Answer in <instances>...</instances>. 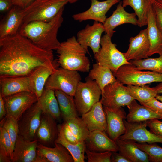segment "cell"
Returning a JSON list of instances; mask_svg holds the SVG:
<instances>
[{
    "mask_svg": "<svg viewBox=\"0 0 162 162\" xmlns=\"http://www.w3.org/2000/svg\"><path fill=\"white\" fill-rule=\"evenodd\" d=\"M36 0H12L13 5L19 7L23 10Z\"/></svg>",
    "mask_w": 162,
    "mask_h": 162,
    "instance_id": "obj_46",
    "label": "cell"
},
{
    "mask_svg": "<svg viewBox=\"0 0 162 162\" xmlns=\"http://www.w3.org/2000/svg\"><path fill=\"white\" fill-rule=\"evenodd\" d=\"M42 114L36 102L23 114L18 121L19 134L28 141L35 140Z\"/></svg>",
    "mask_w": 162,
    "mask_h": 162,
    "instance_id": "obj_11",
    "label": "cell"
},
{
    "mask_svg": "<svg viewBox=\"0 0 162 162\" xmlns=\"http://www.w3.org/2000/svg\"><path fill=\"white\" fill-rule=\"evenodd\" d=\"M147 126L150 131L155 135L162 137V121L158 119H153L147 121Z\"/></svg>",
    "mask_w": 162,
    "mask_h": 162,
    "instance_id": "obj_42",
    "label": "cell"
},
{
    "mask_svg": "<svg viewBox=\"0 0 162 162\" xmlns=\"http://www.w3.org/2000/svg\"><path fill=\"white\" fill-rule=\"evenodd\" d=\"M127 89L130 95L141 104L153 98H155L157 92L153 87L142 86L128 85Z\"/></svg>",
    "mask_w": 162,
    "mask_h": 162,
    "instance_id": "obj_35",
    "label": "cell"
},
{
    "mask_svg": "<svg viewBox=\"0 0 162 162\" xmlns=\"http://www.w3.org/2000/svg\"><path fill=\"white\" fill-rule=\"evenodd\" d=\"M147 121L130 122L124 119L126 131L118 139L121 140H131L140 143H162V137L147 129Z\"/></svg>",
    "mask_w": 162,
    "mask_h": 162,
    "instance_id": "obj_12",
    "label": "cell"
},
{
    "mask_svg": "<svg viewBox=\"0 0 162 162\" xmlns=\"http://www.w3.org/2000/svg\"><path fill=\"white\" fill-rule=\"evenodd\" d=\"M6 115L4 102L3 97L0 94V120L2 119Z\"/></svg>",
    "mask_w": 162,
    "mask_h": 162,
    "instance_id": "obj_47",
    "label": "cell"
},
{
    "mask_svg": "<svg viewBox=\"0 0 162 162\" xmlns=\"http://www.w3.org/2000/svg\"><path fill=\"white\" fill-rule=\"evenodd\" d=\"M155 98L158 100L162 102V96L157 94Z\"/></svg>",
    "mask_w": 162,
    "mask_h": 162,
    "instance_id": "obj_49",
    "label": "cell"
},
{
    "mask_svg": "<svg viewBox=\"0 0 162 162\" xmlns=\"http://www.w3.org/2000/svg\"><path fill=\"white\" fill-rule=\"evenodd\" d=\"M59 133L56 142L63 146L72 156L74 162H84V153L86 148L85 142L76 144H73L65 138L62 132L59 130Z\"/></svg>",
    "mask_w": 162,
    "mask_h": 162,
    "instance_id": "obj_34",
    "label": "cell"
},
{
    "mask_svg": "<svg viewBox=\"0 0 162 162\" xmlns=\"http://www.w3.org/2000/svg\"><path fill=\"white\" fill-rule=\"evenodd\" d=\"M100 100L94 104L81 118L90 131L101 130L106 132V115Z\"/></svg>",
    "mask_w": 162,
    "mask_h": 162,
    "instance_id": "obj_25",
    "label": "cell"
},
{
    "mask_svg": "<svg viewBox=\"0 0 162 162\" xmlns=\"http://www.w3.org/2000/svg\"><path fill=\"white\" fill-rule=\"evenodd\" d=\"M68 2V0H36L23 10L22 25L34 21L49 22Z\"/></svg>",
    "mask_w": 162,
    "mask_h": 162,
    "instance_id": "obj_4",
    "label": "cell"
},
{
    "mask_svg": "<svg viewBox=\"0 0 162 162\" xmlns=\"http://www.w3.org/2000/svg\"><path fill=\"white\" fill-rule=\"evenodd\" d=\"M88 76L90 79L96 82L102 92L106 86L117 80L113 72L110 69L97 62L93 64Z\"/></svg>",
    "mask_w": 162,
    "mask_h": 162,
    "instance_id": "obj_32",
    "label": "cell"
},
{
    "mask_svg": "<svg viewBox=\"0 0 162 162\" xmlns=\"http://www.w3.org/2000/svg\"><path fill=\"white\" fill-rule=\"evenodd\" d=\"M149 49L147 28L141 30L135 36L130 38L128 50L124 54L128 61L141 59L148 57Z\"/></svg>",
    "mask_w": 162,
    "mask_h": 162,
    "instance_id": "obj_20",
    "label": "cell"
},
{
    "mask_svg": "<svg viewBox=\"0 0 162 162\" xmlns=\"http://www.w3.org/2000/svg\"><path fill=\"white\" fill-rule=\"evenodd\" d=\"M153 88L157 92L158 94H162V82H161L155 87Z\"/></svg>",
    "mask_w": 162,
    "mask_h": 162,
    "instance_id": "obj_48",
    "label": "cell"
},
{
    "mask_svg": "<svg viewBox=\"0 0 162 162\" xmlns=\"http://www.w3.org/2000/svg\"><path fill=\"white\" fill-rule=\"evenodd\" d=\"M136 144L147 154L149 162H162V147L156 143L136 142Z\"/></svg>",
    "mask_w": 162,
    "mask_h": 162,
    "instance_id": "obj_38",
    "label": "cell"
},
{
    "mask_svg": "<svg viewBox=\"0 0 162 162\" xmlns=\"http://www.w3.org/2000/svg\"><path fill=\"white\" fill-rule=\"evenodd\" d=\"M79 0H68V2L70 4H73L77 2Z\"/></svg>",
    "mask_w": 162,
    "mask_h": 162,
    "instance_id": "obj_50",
    "label": "cell"
},
{
    "mask_svg": "<svg viewBox=\"0 0 162 162\" xmlns=\"http://www.w3.org/2000/svg\"><path fill=\"white\" fill-rule=\"evenodd\" d=\"M141 104L162 113V102L160 101L155 98H151Z\"/></svg>",
    "mask_w": 162,
    "mask_h": 162,
    "instance_id": "obj_43",
    "label": "cell"
},
{
    "mask_svg": "<svg viewBox=\"0 0 162 162\" xmlns=\"http://www.w3.org/2000/svg\"><path fill=\"white\" fill-rule=\"evenodd\" d=\"M152 8L158 26L162 32V0H154Z\"/></svg>",
    "mask_w": 162,
    "mask_h": 162,
    "instance_id": "obj_41",
    "label": "cell"
},
{
    "mask_svg": "<svg viewBox=\"0 0 162 162\" xmlns=\"http://www.w3.org/2000/svg\"><path fill=\"white\" fill-rule=\"evenodd\" d=\"M105 31L103 24L94 21L92 25L87 24L84 29L78 32L77 40L87 53H89L88 48L89 47L94 54L100 48L101 35Z\"/></svg>",
    "mask_w": 162,
    "mask_h": 162,
    "instance_id": "obj_13",
    "label": "cell"
},
{
    "mask_svg": "<svg viewBox=\"0 0 162 162\" xmlns=\"http://www.w3.org/2000/svg\"><path fill=\"white\" fill-rule=\"evenodd\" d=\"M37 102L43 113L49 114L56 120L62 117L54 91L44 88Z\"/></svg>",
    "mask_w": 162,
    "mask_h": 162,
    "instance_id": "obj_30",
    "label": "cell"
},
{
    "mask_svg": "<svg viewBox=\"0 0 162 162\" xmlns=\"http://www.w3.org/2000/svg\"><path fill=\"white\" fill-rule=\"evenodd\" d=\"M116 141L118 151L131 162H149L147 154L138 147L134 140H121L118 138Z\"/></svg>",
    "mask_w": 162,
    "mask_h": 162,
    "instance_id": "obj_28",
    "label": "cell"
},
{
    "mask_svg": "<svg viewBox=\"0 0 162 162\" xmlns=\"http://www.w3.org/2000/svg\"><path fill=\"white\" fill-rule=\"evenodd\" d=\"M111 162H131L124 155L117 152H112Z\"/></svg>",
    "mask_w": 162,
    "mask_h": 162,
    "instance_id": "obj_45",
    "label": "cell"
},
{
    "mask_svg": "<svg viewBox=\"0 0 162 162\" xmlns=\"http://www.w3.org/2000/svg\"><path fill=\"white\" fill-rule=\"evenodd\" d=\"M124 85L117 80L104 87L100 100L103 106L111 108L127 106L135 99Z\"/></svg>",
    "mask_w": 162,
    "mask_h": 162,
    "instance_id": "obj_10",
    "label": "cell"
},
{
    "mask_svg": "<svg viewBox=\"0 0 162 162\" xmlns=\"http://www.w3.org/2000/svg\"><path fill=\"white\" fill-rule=\"evenodd\" d=\"M64 8H62L49 22L34 21L22 25L19 33L42 49L47 51L57 50L61 43L57 35L63 21Z\"/></svg>",
    "mask_w": 162,
    "mask_h": 162,
    "instance_id": "obj_2",
    "label": "cell"
},
{
    "mask_svg": "<svg viewBox=\"0 0 162 162\" xmlns=\"http://www.w3.org/2000/svg\"><path fill=\"white\" fill-rule=\"evenodd\" d=\"M58 127L66 139L74 144L85 142L90 133L81 118L78 116L64 120Z\"/></svg>",
    "mask_w": 162,
    "mask_h": 162,
    "instance_id": "obj_15",
    "label": "cell"
},
{
    "mask_svg": "<svg viewBox=\"0 0 162 162\" xmlns=\"http://www.w3.org/2000/svg\"><path fill=\"white\" fill-rule=\"evenodd\" d=\"M90 8L87 10L74 14V20L80 22L91 20L103 24L106 18V14L110 8L115 4L119 3L120 0H106L99 1L98 0H90Z\"/></svg>",
    "mask_w": 162,
    "mask_h": 162,
    "instance_id": "obj_14",
    "label": "cell"
},
{
    "mask_svg": "<svg viewBox=\"0 0 162 162\" xmlns=\"http://www.w3.org/2000/svg\"><path fill=\"white\" fill-rule=\"evenodd\" d=\"M81 80V76L78 71L58 68L49 77L44 88L61 90L74 97Z\"/></svg>",
    "mask_w": 162,
    "mask_h": 162,
    "instance_id": "obj_7",
    "label": "cell"
},
{
    "mask_svg": "<svg viewBox=\"0 0 162 162\" xmlns=\"http://www.w3.org/2000/svg\"><path fill=\"white\" fill-rule=\"evenodd\" d=\"M35 162H74L68 150L55 142L54 147L44 146L38 142Z\"/></svg>",
    "mask_w": 162,
    "mask_h": 162,
    "instance_id": "obj_18",
    "label": "cell"
},
{
    "mask_svg": "<svg viewBox=\"0 0 162 162\" xmlns=\"http://www.w3.org/2000/svg\"><path fill=\"white\" fill-rule=\"evenodd\" d=\"M131 63L138 69L149 70L162 74V56L155 58H148L137 60L130 61Z\"/></svg>",
    "mask_w": 162,
    "mask_h": 162,
    "instance_id": "obj_37",
    "label": "cell"
},
{
    "mask_svg": "<svg viewBox=\"0 0 162 162\" xmlns=\"http://www.w3.org/2000/svg\"><path fill=\"white\" fill-rule=\"evenodd\" d=\"M85 152L88 162H111V151L94 152L90 151L86 148Z\"/></svg>",
    "mask_w": 162,
    "mask_h": 162,
    "instance_id": "obj_40",
    "label": "cell"
},
{
    "mask_svg": "<svg viewBox=\"0 0 162 162\" xmlns=\"http://www.w3.org/2000/svg\"><path fill=\"white\" fill-rule=\"evenodd\" d=\"M14 148L6 130L0 126V162L12 161Z\"/></svg>",
    "mask_w": 162,
    "mask_h": 162,
    "instance_id": "obj_36",
    "label": "cell"
},
{
    "mask_svg": "<svg viewBox=\"0 0 162 162\" xmlns=\"http://www.w3.org/2000/svg\"><path fill=\"white\" fill-rule=\"evenodd\" d=\"M112 36L105 34L101 38L100 48L94 54L96 62L110 69L115 73L121 66L131 62L126 59L124 54L116 48V45L111 40Z\"/></svg>",
    "mask_w": 162,
    "mask_h": 162,
    "instance_id": "obj_5",
    "label": "cell"
},
{
    "mask_svg": "<svg viewBox=\"0 0 162 162\" xmlns=\"http://www.w3.org/2000/svg\"><path fill=\"white\" fill-rule=\"evenodd\" d=\"M128 113L126 119L128 122H139L153 119H162V113L138 104L134 100L127 106Z\"/></svg>",
    "mask_w": 162,
    "mask_h": 162,
    "instance_id": "obj_27",
    "label": "cell"
},
{
    "mask_svg": "<svg viewBox=\"0 0 162 162\" xmlns=\"http://www.w3.org/2000/svg\"><path fill=\"white\" fill-rule=\"evenodd\" d=\"M54 91L64 120L78 116L74 97L61 90Z\"/></svg>",
    "mask_w": 162,
    "mask_h": 162,
    "instance_id": "obj_31",
    "label": "cell"
},
{
    "mask_svg": "<svg viewBox=\"0 0 162 162\" xmlns=\"http://www.w3.org/2000/svg\"><path fill=\"white\" fill-rule=\"evenodd\" d=\"M3 98L6 115L18 121L23 114L38 99L34 93L28 92L18 93Z\"/></svg>",
    "mask_w": 162,
    "mask_h": 162,
    "instance_id": "obj_9",
    "label": "cell"
},
{
    "mask_svg": "<svg viewBox=\"0 0 162 162\" xmlns=\"http://www.w3.org/2000/svg\"><path fill=\"white\" fill-rule=\"evenodd\" d=\"M14 6L12 0H0V11L1 13L8 11Z\"/></svg>",
    "mask_w": 162,
    "mask_h": 162,
    "instance_id": "obj_44",
    "label": "cell"
},
{
    "mask_svg": "<svg viewBox=\"0 0 162 162\" xmlns=\"http://www.w3.org/2000/svg\"><path fill=\"white\" fill-rule=\"evenodd\" d=\"M154 0H123L122 4L124 8L130 6L138 17V26L142 27L147 25L149 9Z\"/></svg>",
    "mask_w": 162,
    "mask_h": 162,
    "instance_id": "obj_33",
    "label": "cell"
},
{
    "mask_svg": "<svg viewBox=\"0 0 162 162\" xmlns=\"http://www.w3.org/2000/svg\"><path fill=\"white\" fill-rule=\"evenodd\" d=\"M102 92L96 82L90 79L85 82L80 81L74 96L79 114L82 115L88 111L99 101Z\"/></svg>",
    "mask_w": 162,
    "mask_h": 162,
    "instance_id": "obj_8",
    "label": "cell"
},
{
    "mask_svg": "<svg viewBox=\"0 0 162 162\" xmlns=\"http://www.w3.org/2000/svg\"><path fill=\"white\" fill-rule=\"evenodd\" d=\"M136 16L135 13L127 12L122 6V2H120L112 14L103 24L105 33L112 37L116 32L114 29L118 26L126 23L138 25Z\"/></svg>",
    "mask_w": 162,
    "mask_h": 162,
    "instance_id": "obj_22",
    "label": "cell"
},
{
    "mask_svg": "<svg viewBox=\"0 0 162 162\" xmlns=\"http://www.w3.org/2000/svg\"><path fill=\"white\" fill-rule=\"evenodd\" d=\"M113 73L116 79L123 85L142 86L154 82H162V74L142 71L131 63L122 65Z\"/></svg>",
    "mask_w": 162,
    "mask_h": 162,
    "instance_id": "obj_6",
    "label": "cell"
},
{
    "mask_svg": "<svg viewBox=\"0 0 162 162\" xmlns=\"http://www.w3.org/2000/svg\"><path fill=\"white\" fill-rule=\"evenodd\" d=\"M58 62L61 67L69 70L87 72L89 71L90 62L87 52L73 36L61 43L57 50Z\"/></svg>",
    "mask_w": 162,
    "mask_h": 162,
    "instance_id": "obj_3",
    "label": "cell"
},
{
    "mask_svg": "<svg viewBox=\"0 0 162 162\" xmlns=\"http://www.w3.org/2000/svg\"><path fill=\"white\" fill-rule=\"evenodd\" d=\"M56 61L53 51L40 48L19 32L0 39V77L29 75L38 67Z\"/></svg>",
    "mask_w": 162,
    "mask_h": 162,
    "instance_id": "obj_1",
    "label": "cell"
},
{
    "mask_svg": "<svg viewBox=\"0 0 162 162\" xmlns=\"http://www.w3.org/2000/svg\"><path fill=\"white\" fill-rule=\"evenodd\" d=\"M147 25L150 43L148 56L155 54L162 56V32L157 24L152 5L149 9Z\"/></svg>",
    "mask_w": 162,
    "mask_h": 162,
    "instance_id": "obj_26",
    "label": "cell"
},
{
    "mask_svg": "<svg viewBox=\"0 0 162 162\" xmlns=\"http://www.w3.org/2000/svg\"><path fill=\"white\" fill-rule=\"evenodd\" d=\"M0 126L4 128L8 134L14 148L19 134L18 121L12 117L6 115L0 120Z\"/></svg>",
    "mask_w": 162,
    "mask_h": 162,
    "instance_id": "obj_39",
    "label": "cell"
},
{
    "mask_svg": "<svg viewBox=\"0 0 162 162\" xmlns=\"http://www.w3.org/2000/svg\"><path fill=\"white\" fill-rule=\"evenodd\" d=\"M23 10L13 6L8 11L0 23V39L17 34L22 25Z\"/></svg>",
    "mask_w": 162,
    "mask_h": 162,
    "instance_id": "obj_21",
    "label": "cell"
},
{
    "mask_svg": "<svg viewBox=\"0 0 162 162\" xmlns=\"http://www.w3.org/2000/svg\"><path fill=\"white\" fill-rule=\"evenodd\" d=\"M0 94L2 97L19 92H34L33 84L30 75L13 77H0Z\"/></svg>",
    "mask_w": 162,
    "mask_h": 162,
    "instance_id": "obj_17",
    "label": "cell"
},
{
    "mask_svg": "<svg viewBox=\"0 0 162 162\" xmlns=\"http://www.w3.org/2000/svg\"><path fill=\"white\" fill-rule=\"evenodd\" d=\"M59 133L56 120L49 114L42 113L35 139L44 146L51 147L55 145Z\"/></svg>",
    "mask_w": 162,
    "mask_h": 162,
    "instance_id": "obj_19",
    "label": "cell"
},
{
    "mask_svg": "<svg viewBox=\"0 0 162 162\" xmlns=\"http://www.w3.org/2000/svg\"><path fill=\"white\" fill-rule=\"evenodd\" d=\"M59 65L57 60H56L54 63L51 65L38 67L30 75L33 82L34 92L38 98L42 94L48 79L58 68Z\"/></svg>",
    "mask_w": 162,
    "mask_h": 162,
    "instance_id": "obj_29",
    "label": "cell"
},
{
    "mask_svg": "<svg viewBox=\"0 0 162 162\" xmlns=\"http://www.w3.org/2000/svg\"><path fill=\"white\" fill-rule=\"evenodd\" d=\"M38 141L25 140L19 134L14 146L12 162H35Z\"/></svg>",
    "mask_w": 162,
    "mask_h": 162,
    "instance_id": "obj_23",
    "label": "cell"
},
{
    "mask_svg": "<svg viewBox=\"0 0 162 162\" xmlns=\"http://www.w3.org/2000/svg\"><path fill=\"white\" fill-rule=\"evenodd\" d=\"M85 143L86 148L92 152H117L118 150L116 141L111 139L105 131L102 130H98L90 131Z\"/></svg>",
    "mask_w": 162,
    "mask_h": 162,
    "instance_id": "obj_24",
    "label": "cell"
},
{
    "mask_svg": "<svg viewBox=\"0 0 162 162\" xmlns=\"http://www.w3.org/2000/svg\"><path fill=\"white\" fill-rule=\"evenodd\" d=\"M107 124L106 132L109 136L113 140H116L125 132L126 128L124 120L126 114L122 107L111 108L103 106Z\"/></svg>",
    "mask_w": 162,
    "mask_h": 162,
    "instance_id": "obj_16",
    "label": "cell"
}]
</instances>
